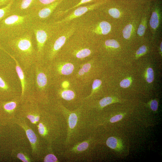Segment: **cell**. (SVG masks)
<instances>
[{
	"label": "cell",
	"instance_id": "1",
	"mask_svg": "<svg viewBox=\"0 0 162 162\" xmlns=\"http://www.w3.org/2000/svg\"><path fill=\"white\" fill-rule=\"evenodd\" d=\"M34 34L32 30L7 41V45L13 52V56L20 65L26 72L33 69L35 63L38 61L37 49L33 42Z\"/></svg>",
	"mask_w": 162,
	"mask_h": 162
},
{
	"label": "cell",
	"instance_id": "2",
	"mask_svg": "<svg viewBox=\"0 0 162 162\" xmlns=\"http://www.w3.org/2000/svg\"><path fill=\"white\" fill-rule=\"evenodd\" d=\"M34 22L31 14H12L0 22V40L6 41L32 30Z\"/></svg>",
	"mask_w": 162,
	"mask_h": 162
},
{
	"label": "cell",
	"instance_id": "3",
	"mask_svg": "<svg viewBox=\"0 0 162 162\" xmlns=\"http://www.w3.org/2000/svg\"><path fill=\"white\" fill-rule=\"evenodd\" d=\"M52 27L42 22L34 21L32 30L36 40L38 61H43L46 44L53 34Z\"/></svg>",
	"mask_w": 162,
	"mask_h": 162
},
{
	"label": "cell",
	"instance_id": "4",
	"mask_svg": "<svg viewBox=\"0 0 162 162\" xmlns=\"http://www.w3.org/2000/svg\"><path fill=\"white\" fill-rule=\"evenodd\" d=\"M6 52L14 60L16 63V69L17 75L20 82L22 88V97L29 90L33 89L34 84V70L29 71H24L17 60L13 55L7 52L3 49L0 47Z\"/></svg>",
	"mask_w": 162,
	"mask_h": 162
},
{
	"label": "cell",
	"instance_id": "5",
	"mask_svg": "<svg viewBox=\"0 0 162 162\" xmlns=\"http://www.w3.org/2000/svg\"><path fill=\"white\" fill-rule=\"evenodd\" d=\"M43 61H37L34 65V72L35 76L33 87L37 93H42L47 89L48 84V69L44 67Z\"/></svg>",
	"mask_w": 162,
	"mask_h": 162
},
{
	"label": "cell",
	"instance_id": "6",
	"mask_svg": "<svg viewBox=\"0 0 162 162\" xmlns=\"http://www.w3.org/2000/svg\"><path fill=\"white\" fill-rule=\"evenodd\" d=\"M80 110L71 111L65 107L63 108V115L67 125V136L65 144L67 145L70 142L72 138L76 132L77 126L80 118Z\"/></svg>",
	"mask_w": 162,
	"mask_h": 162
},
{
	"label": "cell",
	"instance_id": "7",
	"mask_svg": "<svg viewBox=\"0 0 162 162\" xmlns=\"http://www.w3.org/2000/svg\"><path fill=\"white\" fill-rule=\"evenodd\" d=\"M36 0H20L19 2L12 7V13L20 15L31 14L37 9L34 6Z\"/></svg>",
	"mask_w": 162,
	"mask_h": 162
},
{
	"label": "cell",
	"instance_id": "8",
	"mask_svg": "<svg viewBox=\"0 0 162 162\" xmlns=\"http://www.w3.org/2000/svg\"><path fill=\"white\" fill-rule=\"evenodd\" d=\"M56 1L44 7H39L31 14L34 21L42 22L52 14L60 4Z\"/></svg>",
	"mask_w": 162,
	"mask_h": 162
},
{
	"label": "cell",
	"instance_id": "9",
	"mask_svg": "<svg viewBox=\"0 0 162 162\" xmlns=\"http://www.w3.org/2000/svg\"><path fill=\"white\" fill-rule=\"evenodd\" d=\"M98 5V4H95L90 6L80 7L76 10L71 15L64 19L55 22L54 23L57 25L60 24L64 22L70 21L74 19L79 17L88 11L93 9Z\"/></svg>",
	"mask_w": 162,
	"mask_h": 162
},
{
	"label": "cell",
	"instance_id": "10",
	"mask_svg": "<svg viewBox=\"0 0 162 162\" xmlns=\"http://www.w3.org/2000/svg\"><path fill=\"white\" fill-rule=\"evenodd\" d=\"M91 140V138H89L77 143L66 151V153H79L87 150L89 148Z\"/></svg>",
	"mask_w": 162,
	"mask_h": 162
},
{
	"label": "cell",
	"instance_id": "11",
	"mask_svg": "<svg viewBox=\"0 0 162 162\" xmlns=\"http://www.w3.org/2000/svg\"><path fill=\"white\" fill-rule=\"evenodd\" d=\"M54 71L57 73L61 75H69L73 72L74 66L70 63H66L63 64H56L54 65Z\"/></svg>",
	"mask_w": 162,
	"mask_h": 162
},
{
	"label": "cell",
	"instance_id": "12",
	"mask_svg": "<svg viewBox=\"0 0 162 162\" xmlns=\"http://www.w3.org/2000/svg\"><path fill=\"white\" fill-rule=\"evenodd\" d=\"M14 0H11L6 6L0 8V22L6 17L12 14V7Z\"/></svg>",
	"mask_w": 162,
	"mask_h": 162
},
{
	"label": "cell",
	"instance_id": "13",
	"mask_svg": "<svg viewBox=\"0 0 162 162\" xmlns=\"http://www.w3.org/2000/svg\"><path fill=\"white\" fill-rule=\"evenodd\" d=\"M111 26L107 22H102L100 23L99 26L94 30V32L98 34L104 35L108 34L110 31Z\"/></svg>",
	"mask_w": 162,
	"mask_h": 162
},
{
	"label": "cell",
	"instance_id": "14",
	"mask_svg": "<svg viewBox=\"0 0 162 162\" xmlns=\"http://www.w3.org/2000/svg\"><path fill=\"white\" fill-rule=\"evenodd\" d=\"M60 95L62 99L68 101L73 100L75 97V93L70 90H63L61 92Z\"/></svg>",
	"mask_w": 162,
	"mask_h": 162
},
{
	"label": "cell",
	"instance_id": "15",
	"mask_svg": "<svg viewBox=\"0 0 162 162\" xmlns=\"http://www.w3.org/2000/svg\"><path fill=\"white\" fill-rule=\"evenodd\" d=\"M159 24V20L158 14L156 12H153L150 19V25L152 28L155 29L158 27Z\"/></svg>",
	"mask_w": 162,
	"mask_h": 162
},
{
	"label": "cell",
	"instance_id": "16",
	"mask_svg": "<svg viewBox=\"0 0 162 162\" xmlns=\"http://www.w3.org/2000/svg\"><path fill=\"white\" fill-rule=\"evenodd\" d=\"M106 143L108 147L113 149H117L119 146L117 139L113 137L108 138L106 141Z\"/></svg>",
	"mask_w": 162,
	"mask_h": 162
},
{
	"label": "cell",
	"instance_id": "17",
	"mask_svg": "<svg viewBox=\"0 0 162 162\" xmlns=\"http://www.w3.org/2000/svg\"><path fill=\"white\" fill-rule=\"evenodd\" d=\"M91 53L90 50L88 49H84L77 52L75 53L76 57L78 59H83L89 56Z\"/></svg>",
	"mask_w": 162,
	"mask_h": 162
},
{
	"label": "cell",
	"instance_id": "18",
	"mask_svg": "<svg viewBox=\"0 0 162 162\" xmlns=\"http://www.w3.org/2000/svg\"><path fill=\"white\" fill-rule=\"evenodd\" d=\"M27 135L31 143L34 145L37 141V137L34 132L31 129H28L26 130Z\"/></svg>",
	"mask_w": 162,
	"mask_h": 162
},
{
	"label": "cell",
	"instance_id": "19",
	"mask_svg": "<svg viewBox=\"0 0 162 162\" xmlns=\"http://www.w3.org/2000/svg\"><path fill=\"white\" fill-rule=\"evenodd\" d=\"M113 99L111 97H107L101 99L99 102V105L101 108H103L111 104L113 102Z\"/></svg>",
	"mask_w": 162,
	"mask_h": 162
},
{
	"label": "cell",
	"instance_id": "20",
	"mask_svg": "<svg viewBox=\"0 0 162 162\" xmlns=\"http://www.w3.org/2000/svg\"><path fill=\"white\" fill-rule=\"evenodd\" d=\"M0 89L4 91H9V90L11 91V89H13L11 87V86L9 85V84L1 76H0Z\"/></svg>",
	"mask_w": 162,
	"mask_h": 162
},
{
	"label": "cell",
	"instance_id": "21",
	"mask_svg": "<svg viewBox=\"0 0 162 162\" xmlns=\"http://www.w3.org/2000/svg\"><path fill=\"white\" fill-rule=\"evenodd\" d=\"M132 28V26L131 24L127 25L125 27L122 31L123 36L124 38L128 39L130 37Z\"/></svg>",
	"mask_w": 162,
	"mask_h": 162
},
{
	"label": "cell",
	"instance_id": "22",
	"mask_svg": "<svg viewBox=\"0 0 162 162\" xmlns=\"http://www.w3.org/2000/svg\"><path fill=\"white\" fill-rule=\"evenodd\" d=\"M17 103L14 101L10 102L5 104L4 105V109L8 112L13 111L16 108Z\"/></svg>",
	"mask_w": 162,
	"mask_h": 162
},
{
	"label": "cell",
	"instance_id": "23",
	"mask_svg": "<svg viewBox=\"0 0 162 162\" xmlns=\"http://www.w3.org/2000/svg\"><path fill=\"white\" fill-rule=\"evenodd\" d=\"M154 72L152 68H149L147 70L146 80L149 83H151L154 80Z\"/></svg>",
	"mask_w": 162,
	"mask_h": 162
},
{
	"label": "cell",
	"instance_id": "24",
	"mask_svg": "<svg viewBox=\"0 0 162 162\" xmlns=\"http://www.w3.org/2000/svg\"><path fill=\"white\" fill-rule=\"evenodd\" d=\"M105 45L108 47L117 49L119 47V45L118 42L114 40H109L105 42Z\"/></svg>",
	"mask_w": 162,
	"mask_h": 162
},
{
	"label": "cell",
	"instance_id": "25",
	"mask_svg": "<svg viewBox=\"0 0 162 162\" xmlns=\"http://www.w3.org/2000/svg\"><path fill=\"white\" fill-rule=\"evenodd\" d=\"M102 82L101 80L99 79L95 80L92 85V91L91 94L87 97V99L90 98L93 95L95 91L101 85Z\"/></svg>",
	"mask_w": 162,
	"mask_h": 162
},
{
	"label": "cell",
	"instance_id": "26",
	"mask_svg": "<svg viewBox=\"0 0 162 162\" xmlns=\"http://www.w3.org/2000/svg\"><path fill=\"white\" fill-rule=\"evenodd\" d=\"M57 157L53 154L47 155L45 158L44 161L45 162H58Z\"/></svg>",
	"mask_w": 162,
	"mask_h": 162
},
{
	"label": "cell",
	"instance_id": "27",
	"mask_svg": "<svg viewBox=\"0 0 162 162\" xmlns=\"http://www.w3.org/2000/svg\"><path fill=\"white\" fill-rule=\"evenodd\" d=\"M108 13L110 16L114 18H118L120 16L119 11L116 8H112L110 9L108 11Z\"/></svg>",
	"mask_w": 162,
	"mask_h": 162
},
{
	"label": "cell",
	"instance_id": "28",
	"mask_svg": "<svg viewBox=\"0 0 162 162\" xmlns=\"http://www.w3.org/2000/svg\"><path fill=\"white\" fill-rule=\"evenodd\" d=\"M131 84L130 80L128 79H124L121 81L120 83V87L125 88L128 87Z\"/></svg>",
	"mask_w": 162,
	"mask_h": 162
},
{
	"label": "cell",
	"instance_id": "29",
	"mask_svg": "<svg viewBox=\"0 0 162 162\" xmlns=\"http://www.w3.org/2000/svg\"><path fill=\"white\" fill-rule=\"evenodd\" d=\"M28 118L30 120L31 122L33 123H36L39 122L40 119L39 116H34L32 115H28Z\"/></svg>",
	"mask_w": 162,
	"mask_h": 162
},
{
	"label": "cell",
	"instance_id": "30",
	"mask_svg": "<svg viewBox=\"0 0 162 162\" xmlns=\"http://www.w3.org/2000/svg\"><path fill=\"white\" fill-rule=\"evenodd\" d=\"M146 29V28L145 26L142 24H140L138 29L137 34L140 36H143L145 32Z\"/></svg>",
	"mask_w": 162,
	"mask_h": 162
},
{
	"label": "cell",
	"instance_id": "31",
	"mask_svg": "<svg viewBox=\"0 0 162 162\" xmlns=\"http://www.w3.org/2000/svg\"><path fill=\"white\" fill-rule=\"evenodd\" d=\"M57 1V0H38L40 4L44 5L51 4Z\"/></svg>",
	"mask_w": 162,
	"mask_h": 162
},
{
	"label": "cell",
	"instance_id": "32",
	"mask_svg": "<svg viewBox=\"0 0 162 162\" xmlns=\"http://www.w3.org/2000/svg\"><path fill=\"white\" fill-rule=\"evenodd\" d=\"M122 115H117L112 117L110 119V122L111 123H114L121 120L123 118Z\"/></svg>",
	"mask_w": 162,
	"mask_h": 162
},
{
	"label": "cell",
	"instance_id": "33",
	"mask_svg": "<svg viewBox=\"0 0 162 162\" xmlns=\"http://www.w3.org/2000/svg\"><path fill=\"white\" fill-rule=\"evenodd\" d=\"M158 103L157 101L155 100H152L150 104L151 109L153 111H156L158 109Z\"/></svg>",
	"mask_w": 162,
	"mask_h": 162
},
{
	"label": "cell",
	"instance_id": "34",
	"mask_svg": "<svg viewBox=\"0 0 162 162\" xmlns=\"http://www.w3.org/2000/svg\"><path fill=\"white\" fill-rule=\"evenodd\" d=\"M147 48L146 46H143L140 47L137 51L136 54L137 55H141L145 54L146 52Z\"/></svg>",
	"mask_w": 162,
	"mask_h": 162
},
{
	"label": "cell",
	"instance_id": "35",
	"mask_svg": "<svg viewBox=\"0 0 162 162\" xmlns=\"http://www.w3.org/2000/svg\"><path fill=\"white\" fill-rule=\"evenodd\" d=\"M91 68V64L90 63H87L84 64L82 68L83 69L85 74L88 72Z\"/></svg>",
	"mask_w": 162,
	"mask_h": 162
},
{
	"label": "cell",
	"instance_id": "36",
	"mask_svg": "<svg viewBox=\"0 0 162 162\" xmlns=\"http://www.w3.org/2000/svg\"><path fill=\"white\" fill-rule=\"evenodd\" d=\"M93 1V0H81V1L78 3L77 5H75L74 7H72V8H71L67 10L66 11V12H67L69 11V10H72V9H73L76 7H77L79 6L82 5L83 4H84L86 3H87L88 2H90Z\"/></svg>",
	"mask_w": 162,
	"mask_h": 162
},
{
	"label": "cell",
	"instance_id": "37",
	"mask_svg": "<svg viewBox=\"0 0 162 162\" xmlns=\"http://www.w3.org/2000/svg\"><path fill=\"white\" fill-rule=\"evenodd\" d=\"M18 158L24 162H29V160L28 158L27 157L25 156L23 154L19 153L17 155Z\"/></svg>",
	"mask_w": 162,
	"mask_h": 162
},
{
	"label": "cell",
	"instance_id": "38",
	"mask_svg": "<svg viewBox=\"0 0 162 162\" xmlns=\"http://www.w3.org/2000/svg\"><path fill=\"white\" fill-rule=\"evenodd\" d=\"M11 0H0V8L3 6L7 5L11 1Z\"/></svg>",
	"mask_w": 162,
	"mask_h": 162
},
{
	"label": "cell",
	"instance_id": "39",
	"mask_svg": "<svg viewBox=\"0 0 162 162\" xmlns=\"http://www.w3.org/2000/svg\"><path fill=\"white\" fill-rule=\"evenodd\" d=\"M78 74L79 76H82L85 74V73L84 71L81 68L79 70Z\"/></svg>",
	"mask_w": 162,
	"mask_h": 162
},
{
	"label": "cell",
	"instance_id": "40",
	"mask_svg": "<svg viewBox=\"0 0 162 162\" xmlns=\"http://www.w3.org/2000/svg\"><path fill=\"white\" fill-rule=\"evenodd\" d=\"M162 43L161 42L160 45V49L161 52H162Z\"/></svg>",
	"mask_w": 162,
	"mask_h": 162
}]
</instances>
